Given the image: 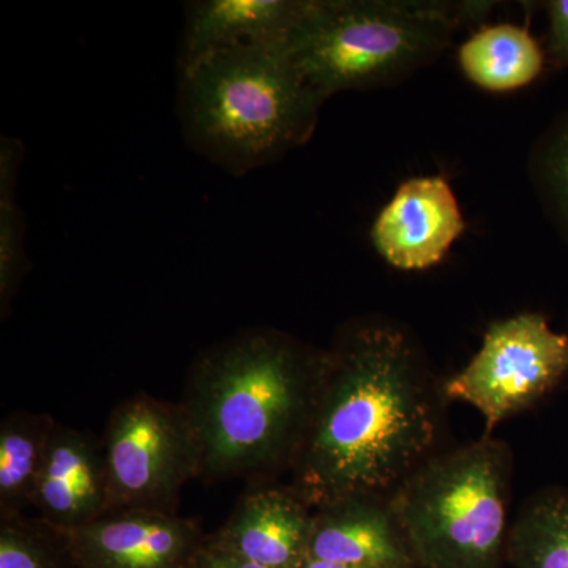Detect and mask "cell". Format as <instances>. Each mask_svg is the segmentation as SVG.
<instances>
[{"instance_id":"obj_20","label":"cell","mask_w":568,"mask_h":568,"mask_svg":"<svg viewBox=\"0 0 568 568\" xmlns=\"http://www.w3.org/2000/svg\"><path fill=\"white\" fill-rule=\"evenodd\" d=\"M549 52L559 65L568 67V0L548 2Z\"/></svg>"},{"instance_id":"obj_11","label":"cell","mask_w":568,"mask_h":568,"mask_svg":"<svg viewBox=\"0 0 568 568\" xmlns=\"http://www.w3.org/2000/svg\"><path fill=\"white\" fill-rule=\"evenodd\" d=\"M308 558L364 568H417L390 496H349L315 508Z\"/></svg>"},{"instance_id":"obj_2","label":"cell","mask_w":568,"mask_h":568,"mask_svg":"<svg viewBox=\"0 0 568 568\" xmlns=\"http://www.w3.org/2000/svg\"><path fill=\"white\" fill-rule=\"evenodd\" d=\"M324 351L245 328L194 358L179 406L205 481L290 473L312 416Z\"/></svg>"},{"instance_id":"obj_1","label":"cell","mask_w":568,"mask_h":568,"mask_svg":"<svg viewBox=\"0 0 568 568\" xmlns=\"http://www.w3.org/2000/svg\"><path fill=\"white\" fill-rule=\"evenodd\" d=\"M443 386L398 324H346L324 351L290 487L315 510L349 496H392L437 454Z\"/></svg>"},{"instance_id":"obj_10","label":"cell","mask_w":568,"mask_h":568,"mask_svg":"<svg viewBox=\"0 0 568 568\" xmlns=\"http://www.w3.org/2000/svg\"><path fill=\"white\" fill-rule=\"evenodd\" d=\"M33 510L59 530L89 525L108 511L102 436L55 424L37 485Z\"/></svg>"},{"instance_id":"obj_18","label":"cell","mask_w":568,"mask_h":568,"mask_svg":"<svg viewBox=\"0 0 568 568\" xmlns=\"http://www.w3.org/2000/svg\"><path fill=\"white\" fill-rule=\"evenodd\" d=\"M0 568H78L61 530L43 519L0 517Z\"/></svg>"},{"instance_id":"obj_16","label":"cell","mask_w":568,"mask_h":568,"mask_svg":"<svg viewBox=\"0 0 568 568\" xmlns=\"http://www.w3.org/2000/svg\"><path fill=\"white\" fill-rule=\"evenodd\" d=\"M507 562L568 568V488L540 489L523 504L508 534Z\"/></svg>"},{"instance_id":"obj_8","label":"cell","mask_w":568,"mask_h":568,"mask_svg":"<svg viewBox=\"0 0 568 568\" xmlns=\"http://www.w3.org/2000/svg\"><path fill=\"white\" fill-rule=\"evenodd\" d=\"M61 532L78 568H192L207 537L196 519L152 510L111 511Z\"/></svg>"},{"instance_id":"obj_13","label":"cell","mask_w":568,"mask_h":568,"mask_svg":"<svg viewBox=\"0 0 568 568\" xmlns=\"http://www.w3.org/2000/svg\"><path fill=\"white\" fill-rule=\"evenodd\" d=\"M305 0H197L186 3L179 69L245 43H284Z\"/></svg>"},{"instance_id":"obj_7","label":"cell","mask_w":568,"mask_h":568,"mask_svg":"<svg viewBox=\"0 0 568 568\" xmlns=\"http://www.w3.org/2000/svg\"><path fill=\"white\" fill-rule=\"evenodd\" d=\"M568 375V334L538 313L489 325L478 353L443 384L446 402L476 407L485 436L551 394Z\"/></svg>"},{"instance_id":"obj_9","label":"cell","mask_w":568,"mask_h":568,"mask_svg":"<svg viewBox=\"0 0 568 568\" xmlns=\"http://www.w3.org/2000/svg\"><path fill=\"white\" fill-rule=\"evenodd\" d=\"M465 231L450 183L416 178L403 183L373 224L376 252L399 271H424L443 261Z\"/></svg>"},{"instance_id":"obj_14","label":"cell","mask_w":568,"mask_h":568,"mask_svg":"<svg viewBox=\"0 0 568 568\" xmlns=\"http://www.w3.org/2000/svg\"><path fill=\"white\" fill-rule=\"evenodd\" d=\"M458 62L467 80L489 92L529 85L544 70V51L528 29L517 24L485 26L462 44Z\"/></svg>"},{"instance_id":"obj_3","label":"cell","mask_w":568,"mask_h":568,"mask_svg":"<svg viewBox=\"0 0 568 568\" xmlns=\"http://www.w3.org/2000/svg\"><path fill=\"white\" fill-rule=\"evenodd\" d=\"M325 100L283 43H245L179 69L185 141L233 175L252 173L304 145Z\"/></svg>"},{"instance_id":"obj_17","label":"cell","mask_w":568,"mask_h":568,"mask_svg":"<svg viewBox=\"0 0 568 568\" xmlns=\"http://www.w3.org/2000/svg\"><path fill=\"white\" fill-rule=\"evenodd\" d=\"M22 145L13 138L0 141V310L6 316L31 263L26 254V224L17 203Z\"/></svg>"},{"instance_id":"obj_22","label":"cell","mask_w":568,"mask_h":568,"mask_svg":"<svg viewBox=\"0 0 568 568\" xmlns=\"http://www.w3.org/2000/svg\"><path fill=\"white\" fill-rule=\"evenodd\" d=\"M298 568H364L347 566V564L328 562V560H320L313 558H306Z\"/></svg>"},{"instance_id":"obj_12","label":"cell","mask_w":568,"mask_h":568,"mask_svg":"<svg viewBox=\"0 0 568 568\" xmlns=\"http://www.w3.org/2000/svg\"><path fill=\"white\" fill-rule=\"evenodd\" d=\"M312 523L313 508L290 485L257 487L207 540L267 568H298L308 558Z\"/></svg>"},{"instance_id":"obj_19","label":"cell","mask_w":568,"mask_h":568,"mask_svg":"<svg viewBox=\"0 0 568 568\" xmlns=\"http://www.w3.org/2000/svg\"><path fill=\"white\" fill-rule=\"evenodd\" d=\"M538 181L568 233V118L545 138L538 155Z\"/></svg>"},{"instance_id":"obj_5","label":"cell","mask_w":568,"mask_h":568,"mask_svg":"<svg viewBox=\"0 0 568 568\" xmlns=\"http://www.w3.org/2000/svg\"><path fill=\"white\" fill-rule=\"evenodd\" d=\"M511 476L510 447L484 435L407 477L390 503L417 568H503Z\"/></svg>"},{"instance_id":"obj_21","label":"cell","mask_w":568,"mask_h":568,"mask_svg":"<svg viewBox=\"0 0 568 568\" xmlns=\"http://www.w3.org/2000/svg\"><path fill=\"white\" fill-rule=\"evenodd\" d=\"M192 568H267L253 560L242 558L235 552L226 551V549L215 547L205 537L203 547L197 551Z\"/></svg>"},{"instance_id":"obj_15","label":"cell","mask_w":568,"mask_h":568,"mask_svg":"<svg viewBox=\"0 0 568 568\" xmlns=\"http://www.w3.org/2000/svg\"><path fill=\"white\" fill-rule=\"evenodd\" d=\"M55 424L48 414L28 410H14L0 424V517H18L33 508Z\"/></svg>"},{"instance_id":"obj_6","label":"cell","mask_w":568,"mask_h":568,"mask_svg":"<svg viewBox=\"0 0 568 568\" xmlns=\"http://www.w3.org/2000/svg\"><path fill=\"white\" fill-rule=\"evenodd\" d=\"M102 439L106 514H178L183 487L200 478L196 447L179 403L163 402L145 392L129 396L111 410Z\"/></svg>"},{"instance_id":"obj_4","label":"cell","mask_w":568,"mask_h":568,"mask_svg":"<svg viewBox=\"0 0 568 568\" xmlns=\"http://www.w3.org/2000/svg\"><path fill=\"white\" fill-rule=\"evenodd\" d=\"M489 2L305 0L283 47L324 100L396 84L436 61L455 31Z\"/></svg>"}]
</instances>
